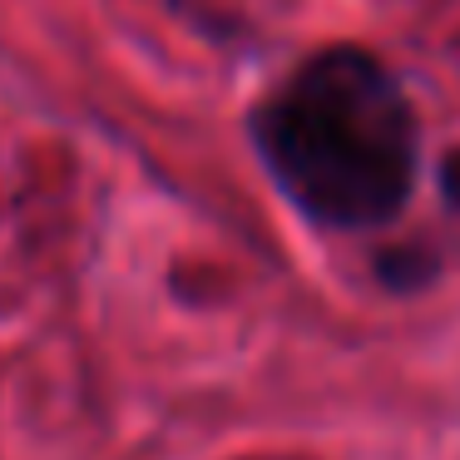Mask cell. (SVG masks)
<instances>
[{
    "mask_svg": "<svg viewBox=\"0 0 460 460\" xmlns=\"http://www.w3.org/2000/svg\"><path fill=\"white\" fill-rule=\"evenodd\" d=\"M272 183L327 228H381L416 189V114L376 55L332 45L252 110Z\"/></svg>",
    "mask_w": 460,
    "mask_h": 460,
    "instance_id": "obj_1",
    "label": "cell"
},
{
    "mask_svg": "<svg viewBox=\"0 0 460 460\" xmlns=\"http://www.w3.org/2000/svg\"><path fill=\"white\" fill-rule=\"evenodd\" d=\"M376 278L386 282L391 292H416L436 278V258H430L426 248H416V243H401V248H386L376 258Z\"/></svg>",
    "mask_w": 460,
    "mask_h": 460,
    "instance_id": "obj_2",
    "label": "cell"
},
{
    "mask_svg": "<svg viewBox=\"0 0 460 460\" xmlns=\"http://www.w3.org/2000/svg\"><path fill=\"white\" fill-rule=\"evenodd\" d=\"M440 193H446V203L460 213V149L446 154V164H440Z\"/></svg>",
    "mask_w": 460,
    "mask_h": 460,
    "instance_id": "obj_3",
    "label": "cell"
}]
</instances>
